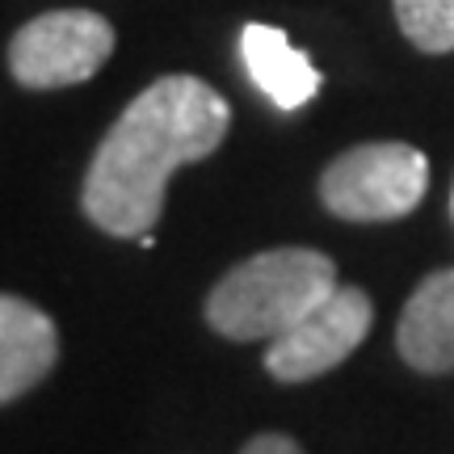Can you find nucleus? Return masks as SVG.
<instances>
[{"mask_svg": "<svg viewBox=\"0 0 454 454\" xmlns=\"http://www.w3.org/2000/svg\"><path fill=\"white\" fill-rule=\"evenodd\" d=\"M395 349L421 374L454 371V270L429 274L408 294L395 325Z\"/></svg>", "mask_w": 454, "mask_h": 454, "instance_id": "7", "label": "nucleus"}, {"mask_svg": "<svg viewBox=\"0 0 454 454\" xmlns=\"http://www.w3.org/2000/svg\"><path fill=\"white\" fill-rule=\"evenodd\" d=\"M337 291V265L316 248H265L207 294V325L227 340H274Z\"/></svg>", "mask_w": 454, "mask_h": 454, "instance_id": "2", "label": "nucleus"}, {"mask_svg": "<svg viewBox=\"0 0 454 454\" xmlns=\"http://www.w3.org/2000/svg\"><path fill=\"white\" fill-rule=\"evenodd\" d=\"M450 219H454V190H450Z\"/></svg>", "mask_w": 454, "mask_h": 454, "instance_id": "11", "label": "nucleus"}, {"mask_svg": "<svg viewBox=\"0 0 454 454\" xmlns=\"http://www.w3.org/2000/svg\"><path fill=\"white\" fill-rule=\"evenodd\" d=\"M114 51V26L89 9L30 17L9 43V72L26 89H67L98 76Z\"/></svg>", "mask_w": 454, "mask_h": 454, "instance_id": "4", "label": "nucleus"}, {"mask_svg": "<svg viewBox=\"0 0 454 454\" xmlns=\"http://www.w3.org/2000/svg\"><path fill=\"white\" fill-rule=\"evenodd\" d=\"M231 110L198 76H160L135 93L98 144L84 173L81 207L93 227L118 240L147 236L164 211L168 177L181 164L207 160L227 139Z\"/></svg>", "mask_w": 454, "mask_h": 454, "instance_id": "1", "label": "nucleus"}, {"mask_svg": "<svg viewBox=\"0 0 454 454\" xmlns=\"http://www.w3.org/2000/svg\"><path fill=\"white\" fill-rule=\"evenodd\" d=\"M59 357V337L43 308L30 299L0 294V404H13L51 374Z\"/></svg>", "mask_w": 454, "mask_h": 454, "instance_id": "6", "label": "nucleus"}, {"mask_svg": "<svg viewBox=\"0 0 454 454\" xmlns=\"http://www.w3.org/2000/svg\"><path fill=\"white\" fill-rule=\"evenodd\" d=\"M429 160L412 144H362L340 152L320 177V202L345 223H387L421 207Z\"/></svg>", "mask_w": 454, "mask_h": 454, "instance_id": "3", "label": "nucleus"}, {"mask_svg": "<svg viewBox=\"0 0 454 454\" xmlns=\"http://www.w3.org/2000/svg\"><path fill=\"white\" fill-rule=\"evenodd\" d=\"M374 325V303L362 286H337L316 308L291 325L265 349V371L278 383H308L337 371L345 357L366 340Z\"/></svg>", "mask_w": 454, "mask_h": 454, "instance_id": "5", "label": "nucleus"}, {"mask_svg": "<svg viewBox=\"0 0 454 454\" xmlns=\"http://www.w3.org/2000/svg\"><path fill=\"white\" fill-rule=\"evenodd\" d=\"M404 38L425 55L454 51V0H391Z\"/></svg>", "mask_w": 454, "mask_h": 454, "instance_id": "9", "label": "nucleus"}, {"mask_svg": "<svg viewBox=\"0 0 454 454\" xmlns=\"http://www.w3.org/2000/svg\"><path fill=\"white\" fill-rule=\"evenodd\" d=\"M240 59L248 81L286 114L303 110L320 93V84H325L316 64L286 38V30L265 26V21H248L240 30Z\"/></svg>", "mask_w": 454, "mask_h": 454, "instance_id": "8", "label": "nucleus"}, {"mask_svg": "<svg viewBox=\"0 0 454 454\" xmlns=\"http://www.w3.org/2000/svg\"><path fill=\"white\" fill-rule=\"evenodd\" d=\"M240 454H303V446L286 434H257V438L244 442Z\"/></svg>", "mask_w": 454, "mask_h": 454, "instance_id": "10", "label": "nucleus"}]
</instances>
